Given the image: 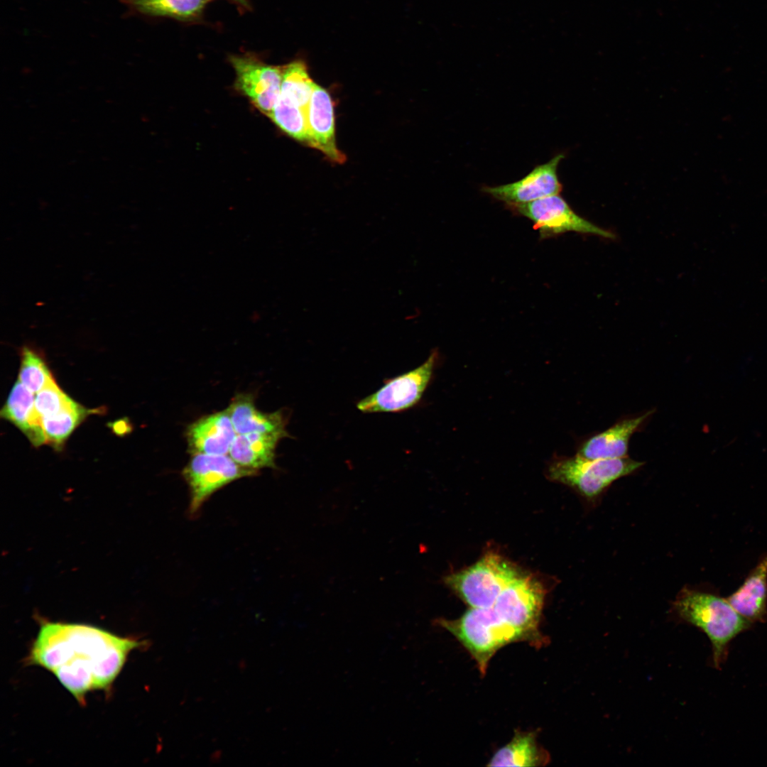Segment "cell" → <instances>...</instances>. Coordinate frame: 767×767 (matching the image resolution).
Here are the masks:
<instances>
[{
	"instance_id": "44dd1931",
	"label": "cell",
	"mask_w": 767,
	"mask_h": 767,
	"mask_svg": "<svg viewBox=\"0 0 767 767\" xmlns=\"http://www.w3.org/2000/svg\"><path fill=\"white\" fill-rule=\"evenodd\" d=\"M99 409H87L75 401L64 410L42 418V426L46 439L56 450H61L65 440L74 430L92 413Z\"/></svg>"
},
{
	"instance_id": "52a82bcc",
	"label": "cell",
	"mask_w": 767,
	"mask_h": 767,
	"mask_svg": "<svg viewBox=\"0 0 767 767\" xmlns=\"http://www.w3.org/2000/svg\"><path fill=\"white\" fill-rule=\"evenodd\" d=\"M258 472L240 465L229 455H191L182 472L189 488V514L197 515L210 496L227 484Z\"/></svg>"
},
{
	"instance_id": "603a6c76",
	"label": "cell",
	"mask_w": 767,
	"mask_h": 767,
	"mask_svg": "<svg viewBox=\"0 0 767 767\" xmlns=\"http://www.w3.org/2000/svg\"><path fill=\"white\" fill-rule=\"evenodd\" d=\"M269 118L290 136L310 144L307 114L282 95H279Z\"/></svg>"
},
{
	"instance_id": "484cf974",
	"label": "cell",
	"mask_w": 767,
	"mask_h": 767,
	"mask_svg": "<svg viewBox=\"0 0 767 767\" xmlns=\"http://www.w3.org/2000/svg\"><path fill=\"white\" fill-rule=\"evenodd\" d=\"M207 1H210V0H207ZM227 1H229L232 2V4H234V5H236L238 7V9H239V11H249L250 9H251V4H249L248 0H227Z\"/></svg>"
},
{
	"instance_id": "ba28073f",
	"label": "cell",
	"mask_w": 767,
	"mask_h": 767,
	"mask_svg": "<svg viewBox=\"0 0 767 767\" xmlns=\"http://www.w3.org/2000/svg\"><path fill=\"white\" fill-rule=\"evenodd\" d=\"M437 360L438 352L433 351L419 366L386 380L379 389L357 403V409L374 413H398L413 408L429 385Z\"/></svg>"
},
{
	"instance_id": "e0dca14e",
	"label": "cell",
	"mask_w": 767,
	"mask_h": 767,
	"mask_svg": "<svg viewBox=\"0 0 767 767\" xmlns=\"http://www.w3.org/2000/svg\"><path fill=\"white\" fill-rule=\"evenodd\" d=\"M227 410L236 434L276 433L290 436L283 413L281 410L270 413L260 411L249 394H238Z\"/></svg>"
},
{
	"instance_id": "30bf717a",
	"label": "cell",
	"mask_w": 767,
	"mask_h": 767,
	"mask_svg": "<svg viewBox=\"0 0 767 767\" xmlns=\"http://www.w3.org/2000/svg\"><path fill=\"white\" fill-rule=\"evenodd\" d=\"M507 207L530 219L541 236H550L569 231L613 239L614 235L577 214L558 194L527 203L508 204Z\"/></svg>"
},
{
	"instance_id": "9c48e42d",
	"label": "cell",
	"mask_w": 767,
	"mask_h": 767,
	"mask_svg": "<svg viewBox=\"0 0 767 767\" xmlns=\"http://www.w3.org/2000/svg\"><path fill=\"white\" fill-rule=\"evenodd\" d=\"M236 74L234 87L270 116L279 97L284 67L269 65L252 53L228 57Z\"/></svg>"
},
{
	"instance_id": "8fae6325",
	"label": "cell",
	"mask_w": 767,
	"mask_h": 767,
	"mask_svg": "<svg viewBox=\"0 0 767 767\" xmlns=\"http://www.w3.org/2000/svg\"><path fill=\"white\" fill-rule=\"evenodd\" d=\"M563 154H557L546 163L537 165L521 180L494 187L484 186L482 191L505 205L521 204L559 194L562 185L557 170Z\"/></svg>"
},
{
	"instance_id": "d6986e66",
	"label": "cell",
	"mask_w": 767,
	"mask_h": 767,
	"mask_svg": "<svg viewBox=\"0 0 767 767\" xmlns=\"http://www.w3.org/2000/svg\"><path fill=\"white\" fill-rule=\"evenodd\" d=\"M131 11L187 23L200 21L207 0H121Z\"/></svg>"
},
{
	"instance_id": "3957f363",
	"label": "cell",
	"mask_w": 767,
	"mask_h": 767,
	"mask_svg": "<svg viewBox=\"0 0 767 767\" xmlns=\"http://www.w3.org/2000/svg\"><path fill=\"white\" fill-rule=\"evenodd\" d=\"M644 462L629 456L616 459H589L576 454L552 460L547 470L553 482L566 485L587 499H594L614 482L639 469Z\"/></svg>"
},
{
	"instance_id": "ac0fdd59",
	"label": "cell",
	"mask_w": 767,
	"mask_h": 767,
	"mask_svg": "<svg viewBox=\"0 0 767 767\" xmlns=\"http://www.w3.org/2000/svg\"><path fill=\"white\" fill-rule=\"evenodd\" d=\"M286 437L276 433H249L236 434L229 455L240 465L259 471L263 468H276V448L278 442Z\"/></svg>"
},
{
	"instance_id": "5b68a950",
	"label": "cell",
	"mask_w": 767,
	"mask_h": 767,
	"mask_svg": "<svg viewBox=\"0 0 767 767\" xmlns=\"http://www.w3.org/2000/svg\"><path fill=\"white\" fill-rule=\"evenodd\" d=\"M518 575L510 562L488 553L469 567L447 576L445 582L472 608H489Z\"/></svg>"
},
{
	"instance_id": "5bb4252c",
	"label": "cell",
	"mask_w": 767,
	"mask_h": 767,
	"mask_svg": "<svg viewBox=\"0 0 767 767\" xmlns=\"http://www.w3.org/2000/svg\"><path fill=\"white\" fill-rule=\"evenodd\" d=\"M236 435L227 409L203 416L187 427L188 452L191 455H227Z\"/></svg>"
},
{
	"instance_id": "7a4b0ae2",
	"label": "cell",
	"mask_w": 767,
	"mask_h": 767,
	"mask_svg": "<svg viewBox=\"0 0 767 767\" xmlns=\"http://www.w3.org/2000/svg\"><path fill=\"white\" fill-rule=\"evenodd\" d=\"M673 609L682 621L697 627L709 638L713 664L717 668L726 658L729 643L752 625L726 598L687 587L678 594Z\"/></svg>"
},
{
	"instance_id": "8992f818",
	"label": "cell",
	"mask_w": 767,
	"mask_h": 767,
	"mask_svg": "<svg viewBox=\"0 0 767 767\" xmlns=\"http://www.w3.org/2000/svg\"><path fill=\"white\" fill-rule=\"evenodd\" d=\"M545 591L538 580L520 574L501 591L492 607L523 641L539 643L542 637L538 626Z\"/></svg>"
},
{
	"instance_id": "cb8c5ba5",
	"label": "cell",
	"mask_w": 767,
	"mask_h": 767,
	"mask_svg": "<svg viewBox=\"0 0 767 767\" xmlns=\"http://www.w3.org/2000/svg\"><path fill=\"white\" fill-rule=\"evenodd\" d=\"M20 356L18 379L33 393H37L54 378L41 352L33 347L23 345Z\"/></svg>"
},
{
	"instance_id": "277c9868",
	"label": "cell",
	"mask_w": 767,
	"mask_h": 767,
	"mask_svg": "<svg viewBox=\"0 0 767 767\" xmlns=\"http://www.w3.org/2000/svg\"><path fill=\"white\" fill-rule=\"evenodd\" d=\"M439 624L469 651L482 675L497 650L509 643L523 641L521 634L505 623L493 607L472 608L459 619H441Z\"/></svg>"
},
{
	"instance_id": "ffe728a7",
	"label": "cell",
	"mask_w": 767,
	"mask_h": 767,
	"mask_svg": "<svg viewBox=\"0 0 767 767\" xmlns=\"http://www.w3.org/2000/svg\"><path fill=\"white\" fill-rule=\"evenodd\" d=\"M548 761L546 752L540 749L533 732H516L512 740L499 749L490 759L489 766H537Z\"/></svg>"
},
{
	"instance_id": "d4e9b609",
	"label": "cell",
	"mask_w": 767,
	"mask_h": 767,
	"mask_svg": "<svg viewBox=\"0 0 767 767\" xmlns=\"http://www.w3.org/2000/svg\"><path fill=\"white\" fill-rule=\"evenodd\" d=\"M73 401L53 379L37 393L35 397V408L42 419L60 412Z\"/></svg>"
},
{
	"instance_id": "2e32d148",
	"label": "cell",
	"mask_w": 767,
	"mask_h": 767,
	"mask_svg": "<svg viewBox=\"0 0 767 767\" xmlns=\"http://www.w3.org/2000/svg\"><path fill=\"white\" fill-rule=\"evenodd\" d=\"M727 600L752 624L767 619V553L750 572L743 584Z\"/></svg>"
},
{
	"instance_id": "9a60e30c",
	"label": "cell",
	"mask_w": 767,
	"mask_h": 767,
	"mask_svg": "<svg viewBox=\"0 0 767 767\" xmlns=\"http://www.w3.org/2000/svg\"><path fill=\"white\" fill-rule=\"evenodd\" d=\"M0 414L17 427L33 446L46 444L42 419L35 408L34 393L18 379L13 386Z\"/></svg>"
},
{
	"instance_id": "7c38bea8",
	"label": "cell",
	"mask_w": 767,
	"mask_h": 767,
	"mask_svg": "<svg viewBox=\"0 0 767 767\" xmlns=\"http://www.w3.org/2000/svg\"><path fill=\"white\" fill-rule=\"evenodd\" d=\"M655 409L640 415L624 417L606 430L593 434L578 445L577 454L589 459H616L628 457L632 435L654 413Z\"/></svg>"
},
{
	"instance_id": "6da1fadb",
	"label": "cell",
	"mask_w": 767,
	"mask_h": 767,
	"mask_svg": "<svg viewBox=\"0 0 767 767\" xmlns=\"http://www.w3.org/2000/svg\"><path fill=\"white\" fill-rule=\"evenodd\" d=\"M146 642L89 624L43 621L27 661L51 672L82 705L94 690H108L129 655Z\"/></svg>"
},
{
	"instance_id": "4fadbf2b",
	"label": "cell",
	"mask_w": 767,
	"mask_h": 767,
	"mask_svg": "<svg viewBox=\"0 0 767 767\" xmlns=\"http://www.w3.org/2000/svg\"><path fill=\"white\" fill-rule=\"evenodd\" d=\"M309 146L323 152L330 160L342 163L344 155L336 145L334 107L329 93L315 84L307 113Z\"/></svg>"
},
{
	"instance_id": "7402d4cb",
	"label": "cell",
	"mask_w": 767,
	"mask_h": 767,
	"mask_svg": "<svg viewBox=\"0 0 767 767\" xmlns=\"http://www.w3.org/2000/svg\"><path fill=\"white\" fill-rule=\"evenodd\" d=\"M315 84L305 64L296 60L284 66L280 94L307 114Z\"/></svg>"
}]
</instances>
